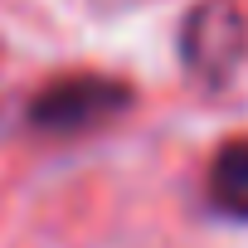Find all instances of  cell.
Wrapping results in <instances>:
<instances>
[{
	"mask_svg": "<svg viewBox=\"0 0 248 248\" xmlns=\"http://www.w3.org/2000/svg\"><path fill=\"white\" fill-rule=\"evenodd\" d=\"M132 102H137V88H132V83H122V78H112V73H88V68H78V73L49 78V83L30 97L25 117H30L34 132L59 137V141H73V137H88V132L112 127L122 112H132Z\"/></svg>",
	"mask_w": 248,
	"mask_h": 248,
	"instance_id": "cell-1",
	"label": "cell"
},
{
	"mask_svg": "<svg viewBox=\"0 0 248 248\" xmlns=\"http://www.w3.org/2000/svg\"><path fill=\"white\" fill-rule=\"evenodd\" d=\"M180 63L195 83L224 88L248 59V15L233 0H200L180 20Z\"/></svg>",
	"mask_w": 248,
	"mask_h": 248,
	"instance_id": "cell-2",
	"label": "cell"
},
{
	"mask_svg": "<svg viewBox=\"0 0 248 248\" xmlns=\"http://www.w3.org/2000/svg\"><path fill=\"white\" fill-rule=\"evenodd\" d=\"M204 200L219 219L248 224V137L224 141L204 170Z\"/></svg>",
	"mask_w": 248,
	"mask_h": 248,
	"instance_id": "cell-3",
	"label": "cell"
}]
</instances>
